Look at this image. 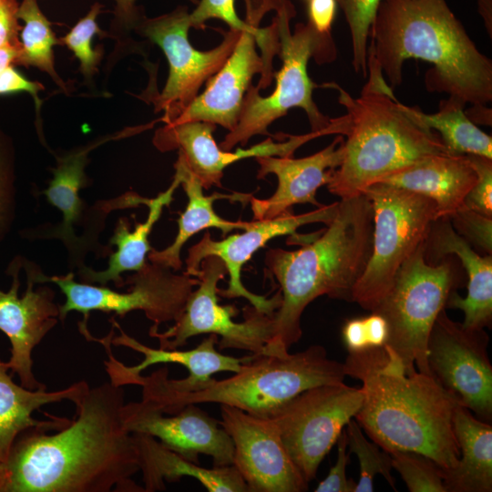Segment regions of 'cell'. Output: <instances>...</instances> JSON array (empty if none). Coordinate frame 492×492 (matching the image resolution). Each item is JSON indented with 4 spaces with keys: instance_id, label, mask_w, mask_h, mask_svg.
Segmentation results:
<instances>
[{
    "instance_id": "1",
    "label": "cell",
    "mask_w": 492,
    "mask_h": 492,
    "mask_svg": "<svg viewBox=\"0 0 492 492\" xmlns=\"http://www.w3.org/2000/svg\"><path fill=\"white\" fill-rule=\"evenodd\" d=\"M124 391L111 382L89 387L76 416L53 435L30 428L5 464V492H144L134 436L123 424Z\"/></svg>"
},
{
    "instance_id": "2",
    "label": "cell",
    "mask_w": 492,
    "mask_h": 492,
    "mask_svg": "<svg viewBox=\"0 0 492 492\" xmlns=\"http://www.w3.org/2000/svg\"><path fill=\"white\" fill-rule=\"evenodd\" d=\"M371 52L391 87L401 85L409 58L433 64L425 75L431 92L465 104L492 100V62L467 35L446 0H381L370 28Z\"/></svg>"
},
{
    "instance_id": "3",
    "label": "cell",
    "mask_w": 492,
    "mask_h": 492,
    "mask_svg": "<svg viewBox=\"0 0 492 492\" xmlns=\"http://www.w3.org/2000/svg\"><path fill=\"white\" fill-rule=\"evenodd\" d=\"M344 373L362 382L364 397L354 416L384 450L412 451L443 469L457 464L460 452L454 413L460 405L431 374H405L382 348L349 354Z\"/></svg>"
},
{
    "instance_id": "4",
    "label": "cell",
    "mask_w": 492,
    "mask_h": 492,
    "mask_svg": "<svg viewBox=\"0 0 492 492\" xmlns=\"http://www.w3.org/2000/svg\"><path fill=\"white\" fill-rule=\"evenodd\" d=\"M373 231L372 203L362 193L341 199L333 220L312 242L296 251H267L265 264L281 287L282 302L262 354L289 353L302 336V314L316 298L326 295L352 302L354 285L371 256Z\"/></svg>"
},
{
    "instance_id": "5",
    "label": "cell",
    "mask_w": 492,
    "mask_h": 492,
    "mask_svg": "<svg viewBox=\"0 0 492 492\" xmlns=\"http://www.w3.org/2000/svg\"><path fill=\"white\" fill-rule=\"evenodd\" d=\"M367 70V82L357 98L335 83L324 85L339 91V102L347 111L343 159L327 184L341 199L358 196L384 177L426 157L449 154L438 134L402 110L369 51Z\"/></svg>"
},
{
    "instance_id": "6",
    "label": "cell",
    "mask_w": 492,
    "mask_h": 492,
    "mask_svg": "<svg viewBox=\"0 0 492 492\" xmlns=\"http://www.w3.org/2000/svg\"><path fill=\"white\" fill-rule=\"evenodd\" d=\"M343 363L328 357L321 345L282 355L251 354L231 377L210 378L191 391L164 386L152 374L142 376V399L168 415L190 404L217 403L250 415L270 417L302 392L344 381Z\"/></svg>"
},
{
    "instance_id": "7",
    "label": "cell",
    "mask_w": 492,
    "mask_h": 492,
    "mask_svg": "<svg viewBox=\"0 0 492 492\" xmlns=\"http://www.w3.org/2000/svg\"><path fill=\"white\" fill-rule=\"evenodd\" d=\"M275 18L282 65L275 73V88L268 97H261L259 89L251 85L245 94L235 128L220 143V148L231 150L237 144L244 146L256 135H270L269 126L284 116L289 109H303L312 131L326 128L331 118L324 116L313 99L316 85L311 80L307 66L313 56L317 63L332 62L336 49L332 37L317 34L309 23H299L293 33L290 21L295 15L294 6L288 0L277 9Z\"/></svg>"
},
{
    "instance_id": "8",
    "label": "cell",
    "mask_w": 492,
    "mask_h": 492,
    "mask_svg": "<svg viewBox=\"0 0 492 492\" xmlns=\"http://www.w3.org/2000/svg\"><path fill=\"white\" fill-rule=\"evenodd\" d=\"M425 242L402 264L372 312L381 314L388 324V340L384 346L386 356L405 374L417 369L431 374L427 364L429 333L457 284L452 262L431 264L425 260Z\"/></svg>"
},
{
    "instance_id": "9",
    "label": "cell",
    "mask_w": 492,
    "mask_h": 492,
    "mask_svg": "<svg viewBox=\"0 0 492 492\" xmlns=\"http://www.w3.org/2000/svg\"><path fill=\"white\" fill-rule=\"evenodd\" d=\"M364 193L374 211L372 252L354 285L352 302L373 312L388 292L402 264L424 244L437 220L427 197L381 182Z\"/></svg>"
},
{
    "instance_id": "10",
    "label": "cell",
    "mask_w": 492,
    "mask_h": 492,
    "mask_svg": "<svg viewBox=\"0 0 492 492\" xmlns=\"http://www.w3.org/2000/svg\"><path fill=\"white\" fill-rule=\"evenodd\" d=\"M24 269L36 284L52 282L64 293L66 301L60 305V321L74 311L83 313L86 318L93 311L114 313L119 316L142 311L155 326H159L179 319L190 294L199 284L197 277L186 272L177 274L169 268L150 261L127 277L124 286L131 285L127 292L76 282L72 272L63 276H47L27 260Z\"/></svg>"
},
{
    "instance_id": "11",
    "label": "cell",
    "mask_w": 492,
    "mask_h": 492,
    "mask_svg": "<svg viewBox=\"0 0 492 492\" xmlns=\"http://www.w3.org/2000/svg\"><path fill=\"white\" fill-rule=\"evenodd\" d=\"M227 274L223 261L216 256L204 258L200 265L199 284L190 294L184 310L173 326L159 333L153 325L149 335L163 349H177L200 334H215L220 350L236 349L262 354L273 334L274 313L259 311L252 305L243 308L244 320L233 321L238 310L234 305L219 303L218 283Z\"/></svg>"
},
{
    "instance_id": "12",
    "label": "cell",
    "mask_w": 492,
    "mask_h": 492,
    "mask_svg": "<svg viewBox=\"0 0 492 492\" xmlns=\"http://www.w3.org/2000/svg\"><path fill=\"white\" fill-rule=\"evenodd\" d=\"M363 387L343 382L307 389L277 409L270 418L282 444L309 483L348 422L362 407Z\"/></svg>"
},
{
    "instance_id": "13",
    "label": "cell",
    "mask_w": 492,
    "mask_h": 492,
    "mask_svg": "<svg viewBox=\"0 0 492 492\" xmlns=\"http://www.w3.org/2000/svg\"><path fill=\"white\" fill-rule=\"evenodd\" d=\"M192 27L186 6L148 18L135 26L138 34L158 45L169 62V77L162 92L152 99L156 111H164L165 124L175 119L199 95L203 84L216 74L232 52L241 31L222 33V41L214 48L200 51L189 40Z\"/></svg>"
},
{
    "instance_id": "14",
    "label": "cell",
    "mask_w": 492,
    "mask_h": 492,
    "mask_svg": "<svg viewBox=\"0 0 492 492\" xmlns=\"http://www.w3.org/2000/svg\"><path fill=\"white\" fill-rule=\"evenodd\" d=\"M484 329L472 330L437 315L427 340L430 374L478 419L492 420V365Z\"/></svg>"
},
{
    "instance_id": "15",
    "label": "cell",
    "mask_w": 492,
    "mask_h": 492,
    "mask_svg": "<svg viewBox=\"0 0 492 492\" xmlns=\"http://www.w3.org/2000/svg\"><path fill=\"white\" fill-rule=\"evenodd\" d=\"M120 331L114 337V329L102 339L93 336L91 340L100 343L108 356L105 362L110 382L117 386L139 385L140 373L158 364H178L187 368L189 375L183 379H169V369L162 367L151 374L164 386L175 391H191L200 384L220 372L237 373L251 354L235 357L223 354L216 348L219 337L210 334L197 347L190 350L153 348L128 335L117 322H112Z\"/></svg>"
},
{
    "instance_id": "16",
    "label": "cell",
    "mask_w": 492,
    "mask_h": 492,
    "mask_svg": "<svg viewBox=\"0 0 492 492\" xmlns=\"http://www.w3.org/2000/svg\"><path fill=\"white\" fill-rule=\"evenodd\" d=\"M131 129L109 135L78 148L60 157H56V166L53 169V179L42 192L47 201L62 212L63 220L57 225L39 226L32 231V238L57 239L68 251L71 268L85 266V257L93 251L98 257H105L112 252L110 246H104L98 241V235L105 226V220L90 217V210L79 197V190L88 183L85 168L88 163V153L110 140L127 137ZM100 202L95 212L105 206Z\"/></svg>"
},
{
    "instance_id": "17",
    "label": "cell",
    "mask_w": 492,
    "mask_h": 492,
    "mask_svg": "<svg viewBox=\"0 0 492 492\" xmlns=\"http://www.w3.org/2000/svg\"><path fill=\"white\" fill-rule=\"evenodd\" d=\"M256 45L261 46L265 56L277 51L279 38L274 21L268 28L257 26L241 31L232 52L221 68L208 79L205 90L169 123L203 121L219 125L229 132L233 130L253 76L261 74L258 89L265 88L272 81Z\"/></svg>"
},
{
    "instance_id": "18",
    "label": "cell",
    "mask_w": 492,
    "mask_h": 492,
    "mask_svg": "<svg viewBox=\"0 0 492 492\" xmlns=\"http://www.w3.org/2000/svg\"><path fill=\"white\" fill-rule=\"evenodd\" d=\"M338 203L323 205L299 215L288 211L272 220H255L253 226L242 233L232 234L220 241H214L210 233L206 231L202 239L189 249L185 272L198 277L201 261L208 256H216L223 261L230 277L228 287L219 289L218 294L228 299L244 298L259 311L272 314L281 305V292L278 291L272 298L250 292L241 279L243 265L254 252L275 237L293 234L298 228L306 224L323 222L328 225L337 212Z\"/></svg>"
},
{
    "instance_id": "19",
    "label": "cell",
    "mask_w": 492,
    "mask_h": 492,
    "mask_svg": "<svg viewBox=\"0 0 492 492\" xmlns=\"http://www.w3.org/2000/svg\"><path fill=\"white\" fill-rule=\"evenodd\" d=\"M220 425L233 443L232 466L249 492H303L308 484L287 453L270 417L220 405Z\"/></svg>"
},
{
    "instance_id": "20",
    "label": "cell",
    "mask_w": 492,
    "mask_h": 492,
    "mask_svg": "<svg viewBox=\"0 0 492 492\" xmlns=\"http://www.w3.org/2000/svg\"><path fill=\"white\" fill-rule=\"evenodd\" d=\"M21 257L10 263L7 273L12 283L7 292L0 289V331L11 343L10 358L6 364L15 374L20 384L27 389L46 386L33 372L32 353L59 320L60 305L55 302V291L49 286L36 284L26 273V289L18 295L19 272L23 266Z\"/></svg>"
},
{
    "instance_id": "21",
    "label": "cell",
    "mask_w": 492,
    "mask_h": 492,
    "mask_svg": "<svg viewBox=\"0 0 492 492\" xmlns=\"http://www.w3.org/2000/svg\"><path fill=\"white\" fill-rule=\"evenodd\" d=\"M123 424L130 433L153 436L170 450L199 463L200 454L209 456L214 466L232 465L233 443L220 421L195 404L168 415L140 400L124 404Z\"/></svg>"
},
{
    "instance_id": "22",
    "label": "cell",
    "mask_w": 492,
    "mask_h": 492,
    "mask_svg": "<svg viewBox=\"0 0 492 492\" xmlns=\"http://www.w3.org/2000/svg\"><path fill=\"white\" fill-rule=\"evenodd\" d=\"M216 125L203 121L168 123L155 132L154 146L160 151L179 149L190 171L199 179L203 189L221 187L224 169L248 158L267 156L292 157L294 151L306 142L316 138L314 131L299 136H288L284 142H273L271 138L249 149L224 150L215 142L212 133Z\"/></svg>"
},
{
    "instance_id": "23",
    "label": "cell",
    "mask_w": 492,
    "mask_h": 492,
    "mask_svg": "<svg viewBox=\"0 0 492 492\" xmlns=\"http://www.w3.org/2000/svg\"><path fill=\"white\" fill-rule=\"evenodd\" d=\"M344 138L337 135L323 149L308 157L267 156L255 158L260 169L258 179L274 174L278 179L275 192L268 199L250 198L254 220H272L288 211L295 204L323 206L316 200L319 188L327 185L333 170L343 159Z\"/></svg>"
},
{
    "instance_id": "24",
    "label": "cell",
    "mask_w": 492,
    "mask_h": 492,
    "mask_svg": "<svg viewBox=\"0 0 492 492\" xmlns=\"http://www.w3.org/2000/svg\"><path fill=\"white\" fill-rule=\"evenodd\" d=\"M425 253L432 261H441L448 254L456 255L467 273V294L461 297L454 291L446 308L464 313L462 325L480 330L490 327L492 322V255L481 256L472 245L453 228L449 219L439 218L431 227L425 241Z\"/></svg>"
},
{
    "instance_id": "25",
    "label": "cell",
    "mask_w": 492,
    "mask_h": 492,
    "mask_svg": "<svg viewBox=\"0 0 492 492\" xmlns=\"http://www.w3.org/2000/svg\"><path fill=\"white\" fill-rule=\"evenodd\" d=\"M477 179L466 155H434L396 170L377 182L432 200L437 218H449L464 205Z\"/></svg>"
},
{
    "instance_id": "26",
    "label": "cell",
    "mask_w": 492,
    "mask_h": 492,
    "mask_svg": "<svg viewBox=\"0 0 492 492\" xmlns=\"http://www.w3.org/2000/svg\"><path fill=\"white\" fill-rule=\"evenodd\" d=\"M6 362L0 361V463L5 464L15 441L20 434L30 428L60 430L70 420L53 417L41 421L33 413L41 406L69 400L77 404L89 388L85 380L78 381L64 389L46 391V386L27 389L16 384L8 374Z\"/></svg>"
},
{
    "instance_id": "27",
    "label": "cell",
    "mask_w": 492,
    "mask_h": 492,
    "mask_svg": "<svg viewBox=\"0 0 492 492\" xmlns=\"http://www.w3.org/2000/svg\"><path fill=\"white\" fill-rule=\"evenodd\" d=\"M138 454L144 492L161 491L165 482L190 477L210 492H249L234 466L207 468L163 446L151 436L132 433Z\"/></svg>"
},
{
    "instance_id": "28",
    "label": "cell",
    "mask_w": 492,
    "mask_h": 492,
    "mask_svg": "<svg viewBox=\"0 0 492 492\" xmlns=\"http://www.w3.org/2000/svg\"><path fill=\"white\" fill-rule=\"evenodd\" d=\"M179 185L180 179L175 174L172 183L165 191L154 199H146L144 204L149 207L148 218L144 222L137 223L133 231H130L128 220L120 218L109 240V244L117 246V251L111 252L108 268L95 271L85 265L77 269L80 282L101 286L113 282L116 287L120 288L124 286L122 273L138 272L143 268L147 263V254L152 251L149 236L160 218L163 208L171 203L173 194Z\"/></svg>"
},
{
    "instance_id": "29",
    "label": "cell",
    "mask_w": 492,
    "mask_h": 492,
    "mask_svg": "<svg viewBox=\"0 0 492 492\" xmlns=\"http://www.w3.org/2000/svg\"><path fill=\"white\" fill-rule=\"evenodd\" d=\"M454 431L459 446L456 466L444 470L446 492L492 491V425L458 405Z\"/></svg>"
},
{
    "instance_id": "30",
    "label": "cell",
    "mask_w": 492,
    "mask_h": 492,
    "mask_svg": "<svg viewBox=\"0 0 492 492\" xmlns=\"http://www.w3.org/2000/svg\"><path fill=\"white\" fill-rule=\"evenodd\" d=\"M174 168L175 174L179 178L180 185L188 198L187 207L178 220L179 230L174 241L164 250H152L149 253L148 259L150 262L158 263L174 272H178L182 267L180 259L181 249L185 242L194 234L204 229L217 228L225 235L233 230H247L253 226L255 220L233 221L221 218L215 212L213 202L219 199L230 198V196L218 193L205 196L202 191L203 187L199 179L190 171L179 157Z\"/></svg>"
},
{
    "instance_id": "31",
    "label": "cell",
    "mask_w": 492,
    "mask_h": 492,
    "mask_svg": "<svg viewBox=\"0 0 492 492\" xmlns=\"http://www.w3.org/2000/svg\"><path fill=\"white\" fill-rule=\"evenodd\" d=\"M400 106L419 125L437 130L449 154L492 159V138L466 116L464 102L449 97L440 101L438 111L434 114L424 113L402 103Z\"/></svg>"
},
{
    "instance_id": "32",
    "label": "cell",
    "mask_w": 492,
    "mask_h": 492,
    "mask_svg": "<svg viewBox=\"0 0 492 492\" xmlns=\"http://www.w3.org/2000/svg\"><path fill=\"white\" fill-rule=\"evenodd\" d=\"M24 22L20 31V47L14 65L34 67L46 72L56 84L67 90L65 82L56 71L54 46L60 44L51 23L38 6L37 0H22L17 10Z\"/></svg>"
},
{
    "instance_id": "33",
    "label": "cell",
    "mask_w": 492,
    "mask_h": 492,
    "mask_svg": "<svg viewBox=\"0 0 492 492\" xmlns=\"http://www.w3.org/2000/svg\"><path fill=\"white\" fill-rule=\"evenodd\" d=\"M345 432L349 452L356 456L360 466V477L354 492H373L376 475H381L396 490L395 480L391 474L393 466L390 453L368 440L354 418L348 422Z\"/></svg>"
},
{
    "instance_id": "34",
    "label": "cell",
    "mask_w": 492,
    "mask_h": 492,
    "mask_svg": "<svg viewBox=\"0 0 492 492\" xmlns=\"http://www.w3.org/2000/svg\"><path fill=\"white\" fill-rule=\"evenodd\" d=\"M381 0H336L350 30L355 73L367 77V43L371 26Z\"/></svg>"
},
{
    "instance_id": "35",
    "label": "cell",
    "mask_w": 492,
    "mask_h": 492,
    "mask_svg": "<svg viewBox=\"0 0 492 492\" xmlns=\"http://www.w3.org/2000/svg\"><path fill=\"white\" fill-rule=\"evenodd\" d=\"M101 8L100 4L95 3L89 12L59 39L60 44L65 45L78 59L79 70L88 80L97 72V66L102 57V48H94L92 46L96 35L105 36L97 23Z\"/></svg>"
},
{
    "instance_id": "36",
    "label": "cell",
    "mask_w": 492,
    "mask_h": 492,
    "mask_svg": "<svg viewBox=\"0 0 492 492\" xmlns=\"http://www.w3.org/2000/svg\"><path fill=\"white\" fill-rule=\"evenodd\" d=\"M392 466L410 492H446L444 470L431 458L412 451L390 453Z\"/></svg>"
},
{
    "instance_id": "37",
    "label": "cell",
    "mask_w": 492,
    "mask_h": 492,
    "mask_svg": "<svg viewBox=\"0 0 492 492\" xmlns=\"http://www.w3.org/2000/svg\"><path fill=\"white\" fill-rule=\"evenodd\" d=\"M191 26L201 29L209 19H220L226 23L230 29L238 31L251 30L257 27L261 17L250 15L247 20H241L235 11L234 0H200L193 12L190 13Z\"/></svg>"
},
{
    "instance_id": "38",
    "label": "cell",
    "mask_w": 492,
    "mask_h": 492,
    "mask_svg": "<svg viewBox=\"0 0 492 492\" xmlns=\"http://www.w3.org/2000/svg\"><path fill=\"white\" fill-rule=\"evenodd\" d=\"M455 231L471 245L492 253V218L477 212L465 204L449 218Z\"/></svg>"
},
{
    "instance_id": "39",
    "label": "cell",
    "mask_w": 492,
    "mask_h": 492,
    "mask_svg": "<svg viewBox=\"0 0 492 492\" xmlns=\"http://www.w3.org/2000/svg\"><path fill=\"white\" fill-rule=\"evenodd\" d=\"M477 179L465 198L464 204L485 216L492 218V159L466 155Z\"/></svg>"
},
{
    "instance_id": "40",
    "label": "cell",
    "mask_w": 492,
    "mask_h": 492,
    "mask_svg": "<svg viewBox=\"0 0 492 492\" xmlns=\"http://www.w3.org/2000/svg\"><path fill=\"white\" fill-rule=\"evenodd\" d=\"M337 456L327 477L314 489L315 492H354L356 482L346 477V466L351 453L347 451V436L345 428L337 441Z\"/></svg>"
},
{
    "instance_id": "41",
    "label": "cell",
    "mask_w": 492,
    "mask_h": 492,
    "mask_svg": "<svg viewBox=\"0 0 492 492\" xmlns=\"http://www.w3.org/2000/svg\"><path fill=\"white\" fill-rule=\"evenodd\" d=\"M15 212L14 175L8 153L0 140V241L9 231Z\"/></svg>"
},
{
    "instance_id": "42",
    "label": "cell",
    "mask_w": 492,
    "mask_h": 492,
    "mask_svg": "<svg viewBox=\"0 0 492 492\" xmlns=\"http://www.w3.org/2000/svg\"><path fill=\"white\" fill-rule=\"evenodd\" d=\"M44 89L45 87L42 83L28 80L25 76L15 69L14 65L6 67L0 72V95L19 92L30 94L35 101L37 119L42 106V101L38 97V93Z\"/></svg>"
},
{
    "instance_id": "43",
    "label": "cell",
    "mask_w": 492,
    "mask_h": 492,
    "mask_svg": "<svg viewBox=\"0 0 492 492\" xmlns=\"http://www.w3.org/2000/svg\"><path fill=\"white\" fill-rule=\"evenodd\" d=\"M18 6L16 0H0V48L7 45L20 47Z\"/></svg>"
},
{
    "instance_id": "44",
    "label": "cell",
    "mask_w": 492,
    "mask_h": 492,
    "mask_svg": "<svg viewBox=\"0 0 492 492\" xmlns=\"http://www.w3.org/2000/svg\"><path fill=\"white\" fill-rule=\"evenodd\" d=\"M308 1V23L320 36L332 37L331 28L336 14V0Z\"/></svg>"
},
{
    "instance_id": "45",
    "label": "cell",
    "mask_w": 492,
    "mask_h": 492,
    "mask_svg": "<svg viewBox=\"0 0 492 492\" xmlns=\"http://www.w3.org/2000/svg\"><path fill=\"white\" fill-rule=\"evenodd\" d=\"M342 336L349 354L374 348L365 317L348 320L343 326Z\"/></svg>"
},
{
    "instance_id": "46",
    "label": "cell",
    "mask_w": 492,
    "mask_h": 492,
    "mask_svg": "<svg viewBox=\"0 0 492 492\" xmlns=\"http://www.w3.org/2000/svg\"><path fill=\"white\" fill-rule=\"evenodd\" d=\"M116 3V20L128 29L134 28L137 23L144 16L135 3L137 0H114ZM192 4H198L199 0H189Z\"/></svg>"
},
{
    "instance_id": "47",
    "label": "cell",
    "mask_w": 492,
    "mask_h": 492,
    "mask_svg": "<svg viewBox=\"0 0 492 492\" xmlns=\"http://www.w3.org/2000/svg\"><path fill=\"white\" fill-rule=\"evenodd\" d=\"M470 112H466V116L474 122L484 125H491V109L483 105L473 106Z\"/></svg>"
},
{
    "instance_id": "48",
    "label": "cell",
    "mask_w": 492,
    "mask_h": 492,
    "mask_svg": "<svg viewBox=\"0 0 492 492\" xmlns=\"http://www.w3.org/2000/svg\"><path fill=\"white\" fill-rule=\"evenodd\" d=\"M19 47L7 45L0 48V72L10 65H14Z\"/></svg>"
},
{
    "instance_id": "49",
    "label": "cell",
    "mask_w": 492,
    "mask_h": 492,
    "mask_svg": "<svg viewBox=\"0 0 492 492\" xmlns=\"http://www.w3.org/2000/svg\"><path fill=\"white\" fill-rule=\"evenodd\" d=\"M478 11L484 20L486 28L490 37H492V1L491 0H477Z\"/></svg>"
},
{
    "instance_id": "50",
    "label": "cell",
    "mask_w": 492,
    "mask_h": 492,
    "mask_svg": "<svg viewBox=\"0 0 492 492\" xmlns=\"http://www.w3.org/2000/svg\"><path fill=\"white\" fill-rule=\"evenodd\" d=\"M5 464L0 463V492H5Z\"/></svg>"
}]
</instances>
